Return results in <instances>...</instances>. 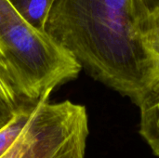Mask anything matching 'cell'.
<instances>
[{"label": "cell", "mask_w": 159, "mask_h": 158, "mask_svg": "<svg viewBox=\"0 0 159 158\" xmlns=\"http://www.w3.org/2000/svg\"><path fill=\"white\" fill-rule=\"evenodd\" d=\"M136 0H56L45 32L93 79L137 106L156 83Z\"/></svg>", "instance_id": "obj_1"}, {"label": "cell", "mask_w": 159, "mask_h": 158, "mask_svg": "<svg viewBox=\"0 0 159 158\" xmlns=\"http://www.w3.org/2000/svg\"><path fill=\"white\" fill-rule=\"evenodd\" d=\"M38 102L11 147L0 158H84L89 134L84 105Z\"/></svg>", "instance_id": "obj_2"}, {"label": "cell", "mask_w": 159, "mask_h": 158, "mask_svg": "<svg viewBox=\"0 0 159 158\" xmlns=\"http://www.w3.org/2000/svg\"><path fill=\"white\" fill-rule=\"evenodd\" d=\"M138 107L140 109L139 132L154 155L159 157V81L148 89Z\"/></svg>", "instance_id": "obj_3"}, {"label": "cell", "mask_w": 159, "mask_h": 158, "mask_svg": "<svg viewBox=\"0 0 159 158\" xmlns=\"http://www.w3.org/2000/svg\"><path fill=\"white\" fill-rule=\"evenodd\" d=\"M37 104L38 102H24L17 108L10 121L0 129V157L18 139L20 132L25 128L26 124L34 114Z\"/></svg>", "instance_id": "obj_4"}, {"label": "cell", "mask_w": 159, "mask_h": 158, "mask_svg": "<svg viewBox=\"0 0 159 158\" xmlns=\"http://www.w3.org/2000/svg\"><path fill=\"white\" fill-rule=\"evenodd\" d=\"M18 13L33 27L45 32L50 10L56 0H9Z\"/></svg>", "instance_id": "obj_5"}, {"label": "cell", "mask_w": 159, "mask_h": 158, "mask_svg": "<svg viewBox=\"0 0 159 158\" xmlns=\"http://www.w3.org/2000/svg\"><path fill=\"white\" fill-rule=\"evenodd\" d=\"M0 99L9 106L17 109L27 101H24L19 93L9 73L0 57Z\"/></svg>", "instance_id": "obj_6"}, {"label": "cell", "mask_w": 159, "mask_h": 158, "mask_svg": "<svg viewBox=\"0 0 159 158\" xmlns=\"http://www.w3.org/2000/svg\"><path fill=\"white\" fill-rule=\"evenodd\" d=\"M144 44L152 58L156 82L159 81V21H157L145 29L144 32Z\"/></svg>", "instance_id": "obj_7"}, {"label": "cell", "mask_w": 159, "mask_h": 158, "mask_svg": "<svg viewBox=\"0 0 159 158\" xmlns=\"http://www.w3.org/2000/svg\"><path fill=\"white\" fill-rule=\"evenodd\" d=\"M142 15L145 20L146 28L159 21V0H136Z\"/></svg>", "instance_id": "obj_8"}, {"label": "cell", "mask_w": 159, "mask_h": 158, "mask_svg": "<svg viewBox=\"0 0 159 158\" xmlns=\"http://www.w3.org/2000/svg\"><path fill=\"white\" fill-rule=\"evenodd\" d=\"M16 110L17 109L12 108L2 99H0V129L10 121Z\"/></svg>", "instance_id": "obj_9"}]
</instances>
